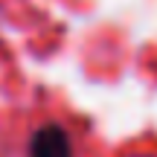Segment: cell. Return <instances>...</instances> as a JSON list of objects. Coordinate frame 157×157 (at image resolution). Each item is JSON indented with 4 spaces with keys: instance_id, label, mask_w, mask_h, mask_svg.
<instances>
[{
    "instance_id": "6da1fadb",
    "label": "cell",
    "mask_w": 157,
    "mask_h": 157,
    "mask_svg": "<svg viewBox=\"0 0 157 157\" xmlns=\"http://www.w3.org/2000/svg\"><path fill=\"white\" fill-rule=\"evenodd\" d=\"M26 157H73V143L64 125L44 122L32 131L26 146Z\"/></svg>"
}]
</instances>
